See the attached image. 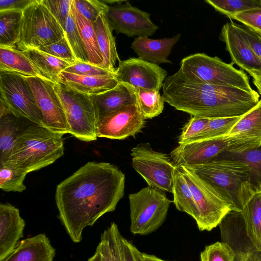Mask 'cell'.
Instances as JSON below:
<instances>
[{
  "label": "cell",
  "instance_id": "681fc988",
  "mask_svg": "<svg viewBox=\"0 0 261 261\" xmlns=\"http://www.w3.org/2000/svg\"><path fill=\"white\" fill-rule=\"evenodd\" d=\"M233 261H261V251L253 249L234 252Z\"/></svg>",
  "mask_w": 261,
  "mask_h": 261
},
{
  "label": "cell",
  "instance_id": "5b68a950",
  "mask_svg": "<svg viewBox=\"0 0 261 261\" xmlns=\"http://www.w3.org/2000/svg\"><path fill=\"white\" fill-rule=\"evenodd\" d=\"M64 36V29L41 0H34L22 11L16 47L38 49Z\"/></svg>",
  "mask_w": 261,
  "mask_h": 261
},
{
  "label": "cell",
  "instance_id": "5bb4252c",
  "mask_svg": "<svg viewBox=\"0 0 261 261\" xmlns=\"http://www.w3.org/2000/svg\"><path fill=\"white\" fill-rule=\"evenodd\" d=\"M138 104L123 107L100 118L97 122V138L122 140L135 136L145 125Z\"/></svg>",
  "mask_w": 261,
  "mask_h": 261
},
{
  "label": "cell",
  "instance_id": "9a60e30c",
  "mask_svg": "<svg viewBox=\"0 0 261 261\" xmlns=\"http://www.w3.org/2000/svg\"><path fill=\"white\" fill-rule=\"evenodd\" d=\"M114 75L119 83L159 91L167 77V72L158 65L139 58H130L119 62Z\"/></svg>",
  "mask_w": 261,
  "mask_h": 261
},
{
  "label": "cell",
  "instance_id": "d4e9b609",
  "mask_svg": "<svg viewBox=\"0 0 261 261\" xmlns=\"http://www.w3.org/2000/svg\"><path fill=\"white\" fill-rule=\"evenodd\" d=\"M246 236L253 247L261 251V193L255 192L241 211Z\"/></svg>",
  "mask_w": 261,
  "mask_h": 261
},
{
  "label": "cell",
  "instance_id": "f5cc1de1",
  "mask_svg": "<svg viewBox=\"0 0 261 261\" xmlns=\"http://www.w3.org/2000/svg\"><path fill=\"white\" fill-rule=\"evenodd\" d=\"M88 261H100V253L97 249H96L94 254L89 258Z\"/></svg>",
  "mask_w": 261,
  "mask_h": 261
},
{
  "label": "cell",
  "instance_id": "b9f144b4",
  "mask_svg": "<svg viewBox=\"0 0 261 261\" xmlns=\"http://www.w3.org/2000/svg\"><path fill=\"white\" fill-rule=\"evenodd\" d=\"M41 2L47 8L64 30L66 21L71 9L72 0H41Z\"/></svg>",
  "mask_w": 261,
  "mask_h": 261
},
{
  "label": "cell",
  "instance_id": "ffe728a7",
  "mask_svg": "<svg viewBox=\"0 0 261 261\" xmlns=\"http://www.w3.org/2000/svg\"><path fill=\"white\" fill-rule=\"evenodd\" d=\"M90 96L96 110L97 122L113 111L138 103L136 88L126 83H118L110 90Z\"/></svg>",
  "mask_w": 261,
  "mask_h": 261
},
{
  "label": "cell",
  "instance_id": "7dc6e473",
  "mask_svg": "<svg viewBox=\"0 0 261 261\" xmlns=\"http://www.w3.org/2000/svg\"><path fill=\"white\" fill-rule=\"evenodd\" d=\"M118 239L124 261H138L139 250L118 232Z\"/></svg>",
  "mask_w": 261,
  "mask_h": 261
},
{
  "label": "cell",
  "instance_id": "ab89813d",
  "mask_svg": "<svg viewBox=\"0 0 261 261\" xmlns=\"http://www.w3.org/2000/svg\"><path fill=\"white\" fill-rule=\"evenodd\" d=\"M38 49L65 60L71 65L76 63L75 57L65 36L58 41L41 47Z\"/></svg>",
  "mask_w": 261,
  "mask_h": 261
},
{
  "label": "cell",
  "instance_id": "44dd1931",
  "mask_svg": "<svg viewBox=\"0 0 261 261\" xmlns=\"http://www.w3.org/2000/svg\"><path fill=\"white\" fill-rule=\"evenodd\" d=\"M56 250L44 233L22 240L2 261H53Z\"/></svg>",
  "mask_w": 261,
  "mask_h": 261
},
{
  "label": "cell",
  "instance_id": "52a82bcc",
  "mask_svg": "<svg viewBox=\"0 0 261 261\" xmlns=\"http://www.w3.org/2000/svg\"><path fill=\"white\" fill-rule=\"evenodd\" d=\"M232 65L231 63H225L216 56L196 53L183 58L179 69L211 85L236 87L255 92L250 86L248 75Z\"/></svg>",
  "mask_w": 261,
  "mask_h": 261
},
{
  "label": "cell",
  "instance_id": "2e32d148",
  "mask_svg": "<svg viewBox=\"0 0 261 261\" xmlns=\"http://www.w3.org/2000/svg\"><path fill=\"white\" fill-rule=\"evenodd\" d=\"M227 136L179 144L170 153L177 168L205 164L227 150Z\"/></svg>",
  "mask_w": 261,
  "mask_h": 261
},
{
  "label": "cell",
  "instance_id": "f546056e",
  "mask_svg": "<svg viewBox=\"0 0 261 261\" xmlns=\"http://www.w3.org/2000/svg\"><path fill=\"white\" fill-rule=\"evenodd\" d=\"M172 193L176 208L192 217L195 221L199 212L192 191L181 171L177 168L174 175Z\"/></svg>",
  "mask_w": 261,
  "mask_h": 261
},
{
  "label": "cell",
  "instance_id": "83f0119b",
  "mask_svg": "<svg viewBox=\"0 0 261 261\" xmlns=\"http://www.w3.org/2000/svg\"><path fill=\"white\" fill-rule=\"evenodd\" d=\"M0 70L43 79L23 51L17 48L0 46Z\"/></svg>",
  "mask_w": 261,
  "mask_h": 261
},
{
  "label": "cell",
  "instance_id": "f35d334b",
  "mask_svg": "<svg viewBox=\"0 0 261 261\" xmlns=\"http://www.w3.org/2000/svg\"><path fill=\"white\" fill-rule=\"evenodd\" d=\"M77 10L85 18L94 22L101 13L106 14L109 6L102 1L74 0Z\"/></svg>",
  "mask_w": 261,
  "mask_h": 261
},
{
  "label": "cell",
  "instance_id": "ac0fdd59",
  "mask_svg": "<svg viewBox=\"0 0 261 261\" xmlns=\"http://www.w3.org/2000/svg\"><path fill=\"white\" fill-rule=\"evenodd\" d=\"M220 39L225 43L226 50L229 54L232 64H237L247 72L261 70V61L235 28L232 21L227 22L223 25Z\"/></svg>",
  "mask_w": 261,
  "mask_h": 261
},
{
  "label": "cell",
  "instance_id": "db71d44e",
  "mask_svg": "<svg viewBox=\"0 0 261 261\" xmlns=\"http://www.w3.org/2000/svg\"><path fill=\"white\" fill-rule=\"evenodd\" d=\"M256 192H259L261 193V182L258 185Z\"/></svg>",
  "mask_w": 261,
  "mask_h": 261
},
{
  "label": "cell",
  "instance_id": "e0dca14e",
  "mask_svg": "<svg viewBox=\"0 0 261 261\" xmlns=\"http://www.w3.org/2000/svg\"><path fill=\"white\" fill-rule=\"evenodd\" d=\"M226 151L239 153L261 144V99L257 105L242 116L227 135Z\"/></svg>",
  "mask_w": 261,
  "mask_h": 261
},
{
  "label": "cell",
  "instance_id": "cb8c5ba5",
  "mask_svg": "<svg viewBox=\"0 0 261 261\" xmlns=\"http://www.w3.org/2000/svg\"><path fill=\"white\" fill-rule=\"evenodd\" d=\"M99 47L103 58V62L99 66L115 72L117 61L121 60L118 56L113 29L107 17L101 13L93 22Z\"/></svg>",
  "mask_w": 261,
  "mask_h": 261
},
{
  "label": "cell",
  "instance_id": "d590c367",
  "mask_svg": "<svg viewBox=\"0 0 261 261\" xmlns=\"http://www.w3.org/2000/svg\"><path fill=\"white\" fill-rule=\"evenodd\" d=\"M205 2L230 19L238 13L261 8V0H205Z\"/></svg>",
  "mask_w": 261,
  "mask_h": 261
},
{
  "label": "cell",
  "instance_id": "f907efd6",
  "mask_svg": "<svg viewBox=\"0 0 261 261\" xmlns=\"http://www.w3.org/2000/svg\"><path fill=\"white\" fill-rule=\"evenodd\" d=\"M247 72L253 78V83L261 95V70H252Z\"/></svg>",
  "mask_w": 261,
  "mask_h": 261
},
{
  "label": "cell",
  "instance_id": "836d02e7",
  "mask_svg": "<svg viewBox=\"0 0 261 261\" xmlns=\"http://www.w3.org/2000/svg\"><path fill=\"white\" fill-rule=\"evenodd\" d=\"M27 173L7 164H0L1 189L6 192L23 191L26 189L23 181Z\"/></svg>",
  "mask_w": 261,
  "mask_h": 261
},
{
  "label": "cell",
  "instance_id": "4dcf8cb0",
  "mask_svg": "<svg viewBox=\"0 0 261 261\" xmlns=\"http://www.w3.org/2000/svg\"><path fill=\"white\" fill-rule=\"evenodd\" d=\"M22 10L0 11V46L16 47Z\"/></svg>",
  "mask_w": 261,
  "mask_h": 261
},
{
  "label": "cell",
  "instance_id": "d6a6232c",
  "mask_svg": "<svg viewBox=\"0 0 261 261\" xmlns=\"http://www.w3.org/2000/svg\"><path fill=\"white\" fill-rule=\"evenodd\" d=\"M138 104L145 119H151L161 114L164 100L159 91L136 88Z\"/></svg>",
  "mask_w": 261,
  "mask_h": 261
},
{
  "label": "cell",
  "instance_id": "6da1fadb",
  "mask_svg": "<svg viewBox=\"0 0 261 261\" xmlns=\"http://www.w3.org/2000/svg\"><path fill=\"white\" fill-rule=\"evenodd\" d=\"M125 175L107 162H88L56 187L59 218L71 240L83 239L85 228L114 211L123 197Z\"/></svg>",
  "mask_w": 261,
  "mask_h": 261
},
{
  "label": "cell",
  "instance_id": "8992f818",
  "mask_svg": "<svg viewBox=\"0 0 261 261\" xmlns=\"http://www.w3.org/2000/svg\"><path fill=\"white\" fill-rule=\"evenodd\" d=\"M53 85L63 107L69 134L81 141L96 140L97 116L90 95L59 82Z\"/></svg>",
  "mask_w": 261,
  "mask_h": 261
},
{
  "label": "cell",
  "instance_id": "ee69618b",
  "mask_svg": "<svg viewBox=\"0 0 261 261\" xmlns=\"http://www.w3.org/2000/svg\"><path fill=\"white\" fill-rule=\"evenodd\" d=\"M64 71L84 75H100L114 73L109 70L89 62H76L70 65Z\"/></svg>",
  "mask_w": 261,
  "mask_h": 261
},
{
  "label": "cell",
  "instance_id": "1f68e13d",
  "mask_svg": "<svg viewBox=\"0 0 261 261\" xmlns=\"http://www.w3.org/2000/svg\"><path fill=\"white\" fill-rule=\"evenodd\" d=\"M216 158L235 160L246 164L250 170L251 186L256 192L258 186L261 182V144L257 148L239 153L225 151Z\"/></svg>",
  "mask_w": 261,
  "mask_h": 261
},
{
  "label": "cell",
  "instance_id": "9c48e42d",
  "mask_svg": "<svg viewBox=\"0 0 261 261\" xmlns=\"http://www.w3.org/2000/svg\"><path fill=\"white\" fill-rule=\"evenodd\" d=\"M132 165L148 186L172 193L177 167L170 156L156 151L148 143H140L131 150Z\"/></svg>",
  "mask_w": 261,
  "mask_h": 261
},
{
  "label": "cell",
  "instance_id": "8d00e7d4",
  "mask_svg": "<svg viewBox=\"0 0 261 261\" xmlns=\"http://www.w3.org/2000/svg\"><path fill=\"white\" fill-rule=\"evenodd\" d=\"M241 116L210 118L203 131L190 141L227 136Z\"/></svg>",
  "mask_w": 261,
  "mask_h": 261
},
{
  "label": "cell",
  "instance_id": "4316f807",
  "mask_svg": "<svg viewBox=\"0 0 261 261\" xmlns=\"http://www.w3.org/2000/svg\"><path fill=\"white\" fill-rule=\"evenodd\" d=\"M43 79L58 81L60 74L70 64L39 49H30L23 51Z\"/></svg>",
  "mask_w": 261,
  "mask_h": 261
},
{
  "label": "cell",
  "instance_id": "8fae6325",
  "mask_svg": "<svg viewBox=\"0 0 261 261\" xmlns=\"http://www.w3.org/2000/svg\"><path fill=\"white\" fill-rule=\"evenodd\" d=\"M0 90L1 98L11 113L34 124L43 126L42 114L27 77L0 70Z\"/></svg>",
  "mask_w": 261,
  "mask_h": 261
},
{
  "label": "cell",
  "instance_id": "e575fe53",
  "mask_svg": "<svg viewBox=\"0 0 261 261\" xmlns=\"http://www.w3.org/2000/svg\"><path fill=\"white\" fill-rule=\"evenodd\" d=\"M64 32L65 36L71 47L76 62H89L76 25L71 6L66 21Z\"/></svg>",
  "mask_w": 261,
  "mask_h": 261
},
{
  "label": "cell",
  "instance_id": "603a6c76",
  "mask_svg": "<svg viewBox=\"0 0 261 261\" xmlns=\"http://www.w3.org/2000/svg\"><path fill=\"white\" fill-rule=\"evenodd\" d=\"M57 82L90 95L110 90L119 83L114 73L100 75H84L64 71L60 74Z\"/></svg>",
  "mask_w": 261,
  "mask_h": 261
},
{
  "label": "cell",
  "instance_id": "ba28073f",
  "mask_svg": "<svg viewBox=\"0 0 261 261\" xmlns=\"http://www.w3.org/2000/svg\"><path fill=\"white\" fill-rule=\"evenodd\" d=\"M130 232L146 236L158 229L165 221L172 202L165 192L149 186L128 196Z\"/></svg>",
  "mask_w": 261,
  "mask_h": 261
},
{
  "label": "cell",
  "instance_id": "c3c4849f",
  "mask_svg": "<svg viewBox=\"0 0 261 261\" xmlns=\"http://www.w3.org/2000/svg\"><path fill=\"white\" fill-rule=\"evenodd\" d=\"M34 0H1L0 11L23 10Z\"/></svg>",
  "mask_w": 261,
  "mask_h": 261
},
{
  "label": "cell",
  "instance_id": "f6af8a7d",
  "mask_svg": "<svg viewBox=\"0 0 261 261\" xmlns=\"http://www.w3.org/2000/svg\"><path fill=\"white\" fill-rule=\"evenodd\" d=\"M233 24L261 61V35L244 24H239L234 22Z\"/></svg>",
  "mask_w": 261,
  "mask_h": 261
},
{
  "label": "cell",
  "instance_id": "60d3db41",
  "mask_svg": "<svg viewBox=\"0 0 261 261\" xmlns=\"http://www.w3.org/2000/svg\"><path fill=\"white\" fill-rule=\"evenodd\" d=\"M209 119L196 116L191 117L182 128L178 138L179 144L188 142L200 134L204 129Z\"/></svg>",
  "mask_w": 261,
  "mask_h": 261
},
{
  "label": "cell",
  "instance_id": "4fadbf2b",
  "mask_svg": "<svg viewBox=\"0 0 261 261\" xmlns=\"http://www.w3.org/2000/svg\"><path fill=\"white\" fill-rule=\"evenodd\" d=\"M109 6L107 17L113 30L128 37H149L159 27L150 18V14L132 6L128 1Z\"/></svg>",
  "mask_w": 261,
  "mask_h": 261
},
{
  "label": "cell",
  "instance_id": "74e56055",
  "mask_svg": "<svg viewBox=\"0 0 261 261\" xmlns=\"http://www.w3.org/2000/svg\"><path fill=\"white\" fill-rule=\"evenodd\" d=\"M234 252L223 242H217L205 247L200 254V261H233Z\"/></svg>",
  "mask_w": 261,
  "mask_h": 261
},
{
  "label": "cell",
  "instance_id": "bcb514c9",
  "mask_svg": "<svg viewBox=\"0 0 261 261\" xmlns=\"http://www.w3.org/2000/svg\"><path fill=\"white\" fill-rule=\"evenodd\" d=\"M109 232V241L113 261H124L118 239L119 229L117 225L112 222L108 228Z\"/></svg>",
  "mask_w": 261,
  "mask_h": 261
},
{
  "label": "cell",
  "instance_id": "277c9868",
  "mask_svg": "<svg viewBox=\"0 0 261 261\" xmlns=\"http://www.w3.org/2000/svg\"><path fill=\"white\" fill-rule=\"evenodd\" d=\"M62 137L42 126L31 125L22 130L4 163L28 173L49 166L64 155Z\"/></svg>",
  "mask_w": 261,
  "mask_h": 261
},
{
  "label": "cell",
  "instance_id": "f1b7e54d",
  "mask_svg": "<svg viewBox=\"0 0 261 261\" xmlns=\"http://www.w3.org/2000/svg\"><path fill=\"white\" fill-rule=\"evenodd\" d=\"M71 9L89 63L99 66L103 62L93 22L87 19L76 9L72 0Z\"/></svg>",
  "mask_w": 261,
  "mask_h": 261
},
{
  "label": "cell",
  "instance_id": "7c38bea8",
  "mask_svg": "<svg viewBox=\"0 0 261 261\" xmlns=\"http://www.w3.org/2000/svg\"><path fill=\"white\" fill-rule=\"evenodd\" d=\"M42 115L43 127L62 135L69 134L62 104L53 88V82L37 77H27Z\"/></svg>",
  "mask_w": 261,
  "mask_h": 261
},
{
  "label": "cell",
  "instance_id": "7402d4cb",
  "mask_svg": "<svg viewBox=\"0 0 261 261\" xmlns=\"http://www.w3.org/2000/svg\"><path fill=\"white\" fill-rule=\"evenodd\" d=\"M180 37V34L171 38L159 39L138 37L132 43L131 48L139 58L145 61L158 65L162 63H172L167 58Z\"/></svg>",
  "mask_w": 261,
  "mask_h": 261
},
{
  "label": "cell",
  "instance_id": "7a4b0ae2",
  "mask_svg": "<svg viewBox=\"0 0 261 261\" xmlns=\"http://www.w3.org/2000/svg\"><path fill=\"white\" fill-rule=\"evenodd\" d=\"M165 102L192 116L239 117L250 109L251 94L238 88L211 85L179 69L162 86Z\"/></svg>",
  "mask_w": 261,
  "mask_h": 261
},
{
  "label": "cell",
  "instance_id": "30bf717a",
  "mask_svg": "<svg viewBox=\"0 0 261 261\" xmlns=\"http://www.w3.org/2000/svg\"><path fill=\"white\" fill-rule=\"evenodd\" d=\"M192 191L199 217L200 231H211L218 226L231 209L225 200L208 184L185 166L178 168Z\"/></svg>",
  "mask_w": 261,
  "mask_h": 261
},
{
  "label": "cell",
  "instance_id": "484cf974",
  "mask_svg": "<svg viewBox=\"0 0 261 261\" xmlns=\"http://www.w3.org/2000/svg\"><path fill=\"white\" fill-rule=\"evenodd\" d=\"M19 118L11 113L7 105H0V164L6 162L22 131Z\"/></svg>",
  "mask_w": 261,
  "mask_h": 261
},
{
  "label": "cell",
  "instance_id": "3957f363",
  "mask_svg": "<svg viewBox=\"0 0 261 261\" xmlns=\"http://www.w3.org/2000/svg\"><path fill=\"white\" fill-rule=\"evenodd\" d=\"M186 167L213 188L232 211L241 212L255 192L251 184L249 168L241 161L216 158L203 164Z\"/></svg>",
  "mask_w": 261,
  "mask_h": 261
},
{
  "label": "cell",
  "instance_id": "7bdbcfd3",
  "mask_svg": "<svg viewBox=\"0 0 261 261\" xmlns=\"http://www.w3.org/2000/svg\"><path fill=\"white\" fill-rule=\"evenodd\" d=\"M261 35V8L235 14L232 17Z\"/></svg>",
  "mask_w": 261,
  "mask_h": 261
},
{
  "label": "cell",
  "instance_id": "816d5d0a",
  "mask_svg": "<svg viewBox=\"0 0 261 261\" xmlns=\"http://www.w3.org/2000/svg\"><path fill=\"white\" fill-rule=\"evenodd\" d=\"M138 261H168L161 259L154 255L141 252L138 253Z\"/></svg>",
  "mask_w": 261,
  "mask_h": 261
},
{
  "label": "cell",
  "instance_id": "d6986e66",
  "mask_svg": "<svg viewBox=\"0 0 261 261\" xmlns=\"http://www.w3.org/2000/svg\"><path fill=\"white\" fill-rule=\"evenodd\" d=\"M25 221L9 203L0 204V261L6 258L23 237Z\"/></svg>",
  "mask_w": 261,
  "mask_h": 261
}]
</instances>
